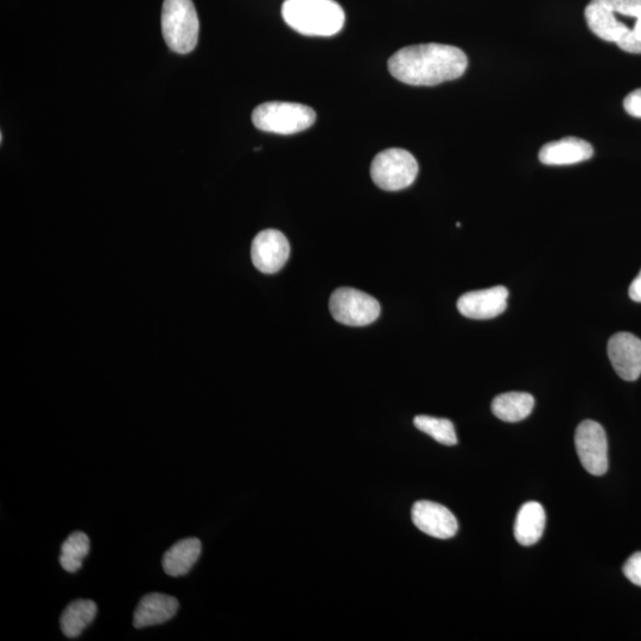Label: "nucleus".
<instances>
[{
    "instance_id": "obj_1",
    "label": "nucleus",
    "mask_w": 641,
    "mask_h": 641,
    "mask_svg": "<svg viewBox=\"0 0 641 641\" xmlns=\"http://www.w3.org/2000/svg\"><path fill=\"white\" fill-rule=\"evenodd\" d=\"M467 55L447 44H417L398 50L389 60L393 78L411 86H436L465 74Z\"/></svg>"
},
{
    "instance_id": "obj_2",
    "label": "nucleus",
    "mask_w": 641,
    "mask_h": 641,
    "mask_svg": "<svg viewBox=\"0 0 641 641\" xmlns=\"http://www.w3.org/2000/svg\"><path fill=\"white\" fill-rule=\"evenodd\" d=\"M588 28L601 40L630 54H641V0H590Z\"/></svg>"
},
{
    "instance_id": "obj_3",
    "label": "nucleus",
    "mask_w": 641,
    "mask_h": 641,
    "mask_svg": "<svg viewBox=\"0 0 641 641\" xmlns=\"http://www.w3.org/2000/svg\"><path fill=\"white\" fill-rule=\"evenodd\" d=\"M282 16L290 28L306 36H334L346 21L344 9L335 0H285Z\"/></svg>"
},
{
    "instance_id": "obj_4",
    "label": "nucleus",
    "mask_w": 641,
    "mask_h": 641,
    "mask_svg": "<svg viewBox=\"0 0 641 641\" xmlns=\"http://www.w3.org/2000/svg\"><path fill=\"white\" fill-rule=\"evenodd\" d=\"M199 17L192 0H164L162 33L177 54L192 53L199 40Z\"/></svg>"
},
{
    "instance_id": "obj_5",
    "label": "nucleus",
    "mask_w": 641,
    "mask_h": 641,
    "mask_svg": "<svg viewBox=\"0 0 641 641\" xmlns=\"http://www.w3.org/2000/svg\"><path fill=\"white\" fill-rule=\"evenodd\" d=\"M252 122L259 130L289 136L312 128L316 113L306 105L272 101L253 111Z\"/></svg>"
},
{
    "instance_id": "obj_6",
    "label": "nucleus",
    "mask_w": 641,
    "mask_h": 641,
    "mask_svg": "<svg viewBox=\"0 0 641 641\" xmlns=\"http://www.w3.org/2000/svg\"><path fill=\"white\" fill-rule=\"evenodd\" d=\"M418 175L416 158L404 149H387L380 152L371 165L374 183L386 192H398L411 186Z\"/></svg>"
},
{
    "instance_id": "obj_7",
    "label": "nucleus",
    "mask_w": 641,
    "mask_h": 641,
    "mask_svg": "<svg viewBox=\"0 0 641 641\" xmlns=\"http://www.w3.org/2000/svg\"><path fill=\"white\" fill-rule=\"evenodd\" d=\"M335 321L349 327H365L377 321L380 304L376 298L352 288L335 290L329 301Z\"/></svg>"
},
{
    "instance_id": "obj_8",
    "label": "nucleus",
    "mask_w": 641,
    "mask_h": 641,
    "mask_svg": "<svg viewBox=\"0 0 641 641\" xmlns=\"http://www.w3.org/2000/svg\"><path fill=\"white\" fill-rule=\"evenodd\" d=\"M575 446L583 468L595 477L608 471V441L602 425L594 421L582 422L576 429Z\"/></svg>"
},
{
    "instance_id": "obj_9",
    "label": "nucleus",
    "mask_w": 641,
    "mask_h": 641,
    "mask_svg": "<svg viewBox=\"0 0 641 641\" xmlns=\"http://www.w3.org/2000/svg\"><path fill=\"white\" fill-rule=\"evenodd\" d=\"M290 257L287 237L277 230H265L257 234L251 247V258L256 269L263 274H276L284 268Z\"/></svg>"
},
{
    "instance_id": "obj_10",
    "label": "nucleus",
    "mask_w": 641,
    "mask_h": 641,
    "mask_svg": "<svg viewBox=\"0 0 641 641\" xmlns=\"http://www.w3.org/2000/svg\"><path fill=\"white\" fill-rule=\"evenodd\" d=\"M411 517L416 528L431 537L449 539L459 530L454 514L447 507L433 501H417L412 506Z\"/></svg>"
},
{
    "instance_id": "obj_11",
    "label": "nucleus",
    "mask_w": 641,
    "mask_h": 641,
    "mask_svg": "<svg viewBox=\"0 0 641 641\" xmlns=\"http://www.w3.org/2000/svg\"><path fill=\"white\" fill-rule=\"evenodd\" d=\"M608 357L620 378L634 382L641 376V340L636 335H613L608 342Z\"/></svg>"
},
{
    "instance_id": "obj_12",
    "label": "nucleus",
    "mask_w": 641,
    "mask_h": 641,
    "mask_svg": "<svg viewBox=\"0 0 641 641\" xmlns=\"http://www.w3.org/2000/svg\"><path fill=\"white\" fill-rule=\"evenodd\" d=\"M509 290L505 287L471 291L458 301L461 315L472 320H491L503 314L507 308Z\"/></svg>"
},
{
    "instance_id": "obj_13",
    "label": "nucleus",
    "mask_w": 641,
    "mask_h": 641,
    "mask_svg": "<svg viewBox=\"0 0 641 641\" xmlns=\"http://www.w3.org/2000/svg\"><path fill=\"white\" fill-rule=\"evenodd\" d=\"M179 607V601L173 596L160 593L145 595L133 615V626L144 628L167 623L175 617Z\"/></svg>"
},
{
    "instance_id": "obj_14",
    "label": "nucleus",
    "mask_w": 641,
    "mask_h": 641,
    "mask_svg": "<svg viewBox=\"0 0 641 641\" xmlns=\"http://www.w3.org/2000/svg\"><path fill=\"white\" fill-rule=\"evenodd\" d=\"M594 149L588 142L576 137L545 144L539 151V161L545 165H571L590 160Z\"/></svg>"
},
{
    "instance_id": "obj_15",
    "label": "nucleus",
    "mask_w": 641,
    "mask_h": 641,
    "mask_svg": "<svg viewBox=\"0 0 641 641\" xmlns=\"http://www.w3.org/2000/svg\"><path fill=\"white\" fill-rule=\"evenodd\" d=\"M547 516L544 507L537 501H529L520 507L514 524V537L524 547L535 545L543 537Z\"/></svg>"
},
{
    "instance_id": "obj_16",
    "label": "nucleus",
    "mask_w": 641,
    "mask_h": 641,
    "mask_svg": "<svg viewBox=\"0 0 641 641\" xmlns=\"http://www.w3.org/2000/svg\"><path fill=\"white\" fill-rule=\"evenodd\" d=\"M201 551L202 545L198 538H187L177 542L163 556L165 573L173 577L188 574L198 562Z\"/></svg>"
},
{
    "instance_id": "obj_17",
    "label": "nucleus",
    "mask_w": 641,
    "mask_h": 641,
    "mask_svg": "<svg viewBox=\"0 0 641 641\" xmlns=\"http://www.w3.org/2000/svg\"><path fill=\"white\" fill-rule=\"evenodd\" d=\"M535 398L530 393L509 392L494 398L492 412L500 421L517 423L531 415Z\"/></svg>"
},
{
    "instance_id": "obj_18",
    "label": "nucleus",
    "mask_w": 641,
    "mask_h": 641,
    "mask_svg": "<svg viewBox=\"0 0 641 641\" xmlns=\"http://www.w3.org/2000/svg\"><path fill=\"white\" fill-rule=\"evenodd\" d=\"M98 607L92 600H76L65 609L61 617L63 634L68 638H78L88 625L97 617Z\"/></svg>"
},
{
    "instance_id": "obj_19",
    "label": "nucleus",
    "mask_w": 641,
    "mask_h": 641,
    "mask_svg": "<svg viewBox=\"0 0 641 641\" xmlns=\"http://www.w3.org/2000/svg\"><path fill=\"white\" fill-rule=\"evenodd\" d=\"M90 538L84 532L76 531L62 544L60 564L68 573H76L82 567V561L90 554Z\"/></svg>"
},
{
    "instance_id": "obj_20",
    "label": "nucleus",
    "mask_w": 641,
    "mask_h": 641,
    "mask_svg": "<svg viewBox=\"0 0 641 641\" xmlns=\"http://www.w3.org/2000/svg\"><path fill=\"white\" fill-rule=\"evenodd\" d=\"M414 423L418 430L433 437V439L444 446H455L458 444L454 424L447 418H435L430 416H417Z\"/></svg>"
},
{
    "instance_id": "obj_21",
    "label": "nucleus",
    "mask_w": 641,
    "mask_h": 641,
    "mask_svg": "<svg viewBox=\"0 0 641 641\" xmlns=\"http://www.w3.org/2000/svg\"><path fill=\"white\" fill-rule=\"evenodd\" d=\"M624 575L633 585L641 587V552L633 554L625 563Z\"/></svg>"
},
{
    "instance_id": "obj_22",
    "label": "nucleus",
    "mask_w": 641,
    "mask_h": 641,
    "mask_svg": "<svg viewBox=\"0 0 641 641\" xmlns=\"http://www.w3.org/2000/svg\"><path fill=\"white\" fill-rule=\"evenodd\" d=\"M624 107L630 116L641 118V88L627 95Z\"/></svg>"
},
{
    "instance_id": "obj_23",
    "label": "nucleus",
    "mask_w": 641,
    "mask_h": 641,
    "mask_svg": "<svg viewBox=\"0 0 641 641\" xmlns=\"http://www.w3.org/2000/svg\"><path fill=\"white\" fill-rule=\"evenodd\" d=\"M630 297H631V300H633L634 302L641 303V271L639 272V275L637 276V278L634 279V281L631 284Z\"/></svg>"
}]
</instances>
